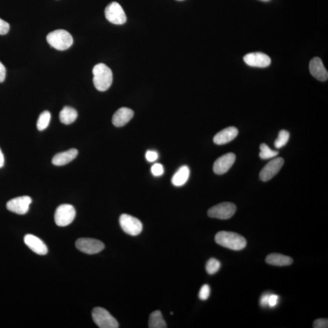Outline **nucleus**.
I'll return each instance as SVG.
<instances>
[{
    "label": "nucleus",
    "instance_id": "nucleus-14",
    "mask_svg": "<svg viewBox=\"0 0 328 328\" xmlns=\"http://www.w3.org/2000/svg\"><path fill=\"white\" fill-rule=\"evenodd\" d=\"M310 73L320 81H327L328 79V73L325 68L321 58L314 57L310 63Z\"/></svg>",
    "mask_w": 328,
    "mask_h": 328
},
{
    "label": "nucleus",
    "instance_id": "nucleus-10",
    "mask_svg": "<svg viewBox=\"0 0 328 328\" xmlns=\"http://www.w3.org/2000/svg\"><path fill=\"white\" fill-rule=\"evenodd\" d=\"M32 201V199L29 196L17 197L8 201L6 207L10 212L18 215H24L28 212Z\"/></svg>",
    "mask_w": 328,
    "mask_h": 328
},
{
    "label": "nucleus",
    "instance_id": "nucleus-29",
    "mask_svg": "<svg viewBox=\"0 0 328 328\" xmlns=\"http://www.w3.org/2000/svg\"><path fill=\"white\" fill-rule=\"evenodd\" d=\"M146 160L150 163H154L159 158L158 152L154 150H148L146 154Z\"/></svg>",
    "mask_w": 328,
    "mask_h": 328
},
{
    "label": "nucleus",
    "instance_id": "nucleus-16",
    "mask_svg": "<svg viewBox=\"0 0 328 328\" xmlns=\"http://www.w3.org/2000/svg\"><path fill=\"white\" fill-rule=\"evenodd\" d=\"M238 135V130L234 127H229L221 131L213 138L216 145H224L235 140Z\"/></svg>",
    "mask_w": 328,
    "mask_h": 328
},
{
    "label": "nucleus",
    "instance_id": "nucleus-19",
    "mask_svg": "<svg viewBox=\"0 0 328 328\" xmlns=\"http://www.w3.org/2000/svg\"><path fill=\"white\" fill-rule=\"evenodd\" d=\"M190 169L187 165H183L177 169V171L172 177L171 182L176 187H181L187 182L190 176Z\"/></svg>",
    "mask_w": 328,
    "mask_h": 328
},
{
    "label": "nucleus",
    "instance_id": "nucleus-28",
    "mask_svg": "<svg viewBox=\"0 0 328 328\" xmlns=\"http://www.w3.org/2000/svg\"><path fill=\"white\" fill-rule=\"evenodd\" d=\"M152 173L156 177H159L162 176L164 173V168L161 164H155L152 166L151 168Z\"/></svg>",
    "mask_w": 328,
    "mask_h": 328
},
{
    "label": "nucleus",
    "instance_id": "nucleus-17",
    "mask_svg": "<svg viewBox=\"0 0 328 328\" xmlns=\"http://www.w3.org/2000/svg\"><path fill=\"white\" fill-rule=\"evenodd\" d=\"M134 116V111L129 108H120L114 114L112 122L116 127H122L130 121Z\"/></svg>",
    "mask_w": 328,
    "mask_h": 328
},
{
    "label": "nucleus",
    "instance_id": "nucleus-12",
    "mask_svg": "<svg viewBox=\"0 0 328 328\" xmlns=\"http://www.w3.org/2000/svg\"><path fill=\"white\" fill-rule=\"evenodd\" d=\"M244 61L252 67L266 68L271 63V58L263 52H251L244 57Z\"/></svg>",
    "mask_w": 328,
    "mask_h": 328
},
{
    "label": "nucleus",
    "instance_id": "nucleus-6",
    "mask_svg": "<svg viewBox=\"0 0 328 328\" xmlns=\"http://www.w3.org/2000/svg\"><path fill=\"white\" fill-rule=\"evenodd\" d=\"M237 207L233 203L225 202L210 208L207 214L210 218L228 219L235 215Z\"/></svg>",
    "mask_w": 328,
    "mask_h": 328
},
{
    "label": "nucleus",
    "instance_id": "nucleus-32",
    "mask_svg": "<svg viewBox=\"0 0 328 328\" xmlns=\"http://www.w3.org/2000/svg\"><path fill=\"white\" fill-rule=\"evenodd\" d=\"M279 297L277 295L271 294L269 296V301H268V306L270 307H275V306H277L278 304V302H279Z\"/></svg>",
    "mask_w": 328,
    "mask_h": 328
},
{
    "label": "nucleus",
    "instance_id": "nucleus-37",
    "mask_svg": "<svg viewBox=\"0 0 328 328\" xmlns=\"http://www.w3.org/2000/svg\"></svg>",
    "mask_w": 328,
    "mask_h": 328
},
{
    "label": "nucleus",
    "instance_id": "nucleus-2",
    "mask_svg": "<svg viewBox=\"0 0 328 328\" xmlns=\"http://www.w3.org/2000/svg\"><path fill=\"white\" fill-rule=\"evenodd\" d=\"M93 83L97 90L105 91L113 82V73L111 69L104 63H99L93 69Z\"/></svg>",
    "mask_w": 328,
    "mask_h": 328
},
{
    "label": "nucleus",
    "instance_id": "nucleus-30",
    "mask_svg": "<svg viewBox=\"0 0 328 328\" xmlns=\"http://www.w3.org/2000/svg\"><path fill=\"white\" fill-rule=\"evenodd\" d=\"M314 328H328V320L326 319H320L314 321L313 324Z\"/></svg>",
    "mask_w": 328,
    "mask_h": 328
},
{
    "label": "nucleus",
    "instance_id": "nucleus-8",
    "mask_svg": "<svg viewBox=\"0 0 328 328\" xmlns=\"http://www.w3.org/2000/svg\"><path fill=\"white\" fill-rule=\"evenodd\" d=\"M76 246L80 252L89 255L98 254L105 248L102 241L88 238H79L76 241Z\"/></svg>",
    "mask_w": 328,
    "mask_h": 328
},
{
    "label": "nucleus",
    "instance_id": "nucleus-35",
    "mask_svg": "<svg viewBox=\"0 0 328 328\" xmlns=\"http://www.w3.org/2000/svg\"><path fill=\"white\" fill-rule=\"evenodd\" d=\"M4 155L2 154L1 149H0V168L4 166Z\"/></svg>",
    "mask_w": 328,
    "mask_h": 328
},
{
    "label": "nucleus",
    "instance_id": "nucleus-18",
    "mask_svg": "<svg viewBox=\"0 0 328 328\" xmlns=\"http://www.w3.org/2000/svg\"><path fill=\"white\" fill-rule=\"evenodd\" d=\"M78 151L76 149H71L68 151L59 153L52 158V163L54 165L63 166L73 161L77 157Z\"/></svg>",
    "mask_w": 328,
    "mask_h": 328
},
{
    "label": "nucleus",
    "instance_id": "nucleus-20",
    "mask_svg": "<svg viewBox=\"0 0 328 328\" xmlns=\"http://www.w3.org/2000/svg\"><path fill=\"white\" fill-rule=\"evenodd\" d=\"M266 263L269 265L276 266H290L293 263V258L280 254H271L267 256Z\"/></svg>",
    "mask_w": 328,
    "mask_h": 328
},
{
    "label": "nucleus",
    "instance_id": "nucleus-15",
    "mask_svg": "<svg viewBox=\"0 0 328 328\" xmlns=\"http://www.w3.org/2000/svg\"><path fill=\"white\" fill-rule=\"evenodd\" d=\"M25 244L35 254L44 255L48 253L47 247L44 242L36 236L27 234L24 238Z\"/></svg>",
    "mask_w": 328,
    "mask_h": 328
},
{
    "label": "nucleus",
    "instance_id": "nucleus-13",
    "mask_svg": "<svg viewBox=\"0 0 328 328\" xmlns=\"http://www.w3.org/2000/svg\"><path fill=\"white\" fill-rule=\"evenodd\" d=\"M236 156L232 153L222 155L213 164V171L216 174H223L232 167L235 163Z\"/></svg>",
    "mask_w": 328,
    "mask_h": 328
},
{
    "label": "nucleus",
    "instance_id": "nucleus-3",
    "mask_svg": "<svg viewBox=\"0 0 328 328\" xmlns=\"http://www.w3.org/2000/svg\"><path fill=\"white\" fill-rule=\"evenodd\" d=\"M47 41L52 47L58 51H65L72 46L73 38L68 31L58 29L50 32L46 37Z\"/></svg>",
    "mask_w": 328,
    "mask_h": 328
},
{
    "label": "nucleus",
    "instance_id": "nucleus-36",
    "mask_svg": "<svg viewBox=\"0 0 328 328\" xmlns=\"http://www.w3.org/2000/svg\"><path fill=\"white\" fill-rule=\"evenodd\" d=\"M262 1H270V0H262Z\"/></svg>",
    "mask_w": 328,
    "mask_h": 328
},
{
    "label": "nucleus",
    "instance_id": "nucleus-21",
    "mask_svg": "<svg viewBox=\"0 0 328 328\" xmlns=\"http://www.w3.org/2000/svg\"><path fill=\"white\" fill-rule=\"evenodd\" d=\"M77 116V111L74 108L70 107H65L60 111L59 115L60 121L63 124H71L76 120Z\"/></svg>",
    "mask_w": 328,
    "mask_h": 328
},
{
    "label": "nucleus",
    "instance_id": "nucleus-23",
    "mask_svg": "<svg viewBox=\"0 0 328 328\" xmlns=\"http://www.w3.org/2000/svg\"><path fill=\"white\" fill-rule=\"evenodd\" d=\"M51 115L48 111H44L38 119L37 127L39 131H43L48 128L51 121Z\"/></svg>",
    "mask_w": 328,
    "mask_h": 328
},
{
    "label": "nucleus",
    "instance_id": "nucleus-9",
    "mask_svg": "<svg viewBox=\"0 0 328 328\" xmlns=\"http://www.w3.org/2000/svg\"><path fill=\"white\" fill-rule=\"evenodd\" d=\"M105 15L111 23L120 25L126 23V13L118 2H112L108 4L105 9Z\"/></svg>",
    "mask_w": 328,
    "mask_h": 328
},
{
    "label": "nucleus",
    "instance_id": "nucleus-11",
    "mask_svg": "<svg viewBox=\"0 0 328 328\" xmlns=\"http://www.w3.org/2000/svg\"><path fill=\"white\" fill-rule=\"evenodd\" d=\"M285 161L282 158H277L272 160L264 166L260 173V177L264 182L268 181L279 173L280 169L282 168Z\"/></svg>",
    "mask_w": 328,
    "mask_h": 328
},
{
    "label": "nucleus",
    "instance_id": "nucleus-5",
    "mask_svg": "<svg viewBox=\"0 0 328 328\" xmlns=\"http://www.w3.org/2000/svg\"><path fill=\"white\" fill-rule=\"evenodd\" d=\"M76 212L71 204H62L55 211L54 219L58 226L65 227L73 222L76 217Z\"/></svg>",
    "mask_w": 328,
    "mask_h": 328
},
{
    "label": "nucleus",
    "instance_id": "nucleus-1",
    "mask_svg": "<svg viewBox=\"0 0 328 328\" xmlns=\"http://www.w3.org/2000/svg\"><path fill=\"white\" fill-rule=\"evenodd\" d=\"M215 241L219 245L233 251H241L247 245L246 239L243 236L232 232L221 231L216 233Z\"/></svg>",
    "mask_w": 328,
    "mask_h": 328
},
{
    "label": "nucleus",
    "instance_id": "nucleus-25",
    "mask_svg": "<svg viewBox=\"0 0 328 328\" xmlns=\"http://www.w3.org/2000/svg\"><path fill=\"white\" fill-rule=\"evenodd\" d=\"M279 154V152L272 150L266 144H261L260 157L262 160H269L273 158Z\"/></svg>",
    "mask_w": 328,
    "mask_h": 328
},
{
    "label": "nucleus",
    "instance_id": "nucleus-27",
    "mask_svg": "<svg viewBox=\"0 0 328 328\" xmlns=\"http://www.w3.org/2000/svg\"><path fill=\"white\" fill-rule=\"evenodd\" d=\"M210 294V288L208 285H203L199 291V298L202 301L207 300Z\"/></svg>",
    "mask_w": 328,
    "mask_h": 328
},
{
    "label": "nucleus",
    "instance_id": "nucleus-24",
    "mask_svg": "<svg viewBox=\"0 0 328 328\" xmlns=\"http://www.w3.org/2000/svg\"><path fill=\"white\" fill-rule=\"evenodd\" d=\"M290 138V134L288 131L285 130H281L279 133V136H278L277 140L275 141V147L278 149L282 148L283 147L285 146L287 144Z\"/></svg>",
    "mask_w": 328,
    "mask_h": 328
},
{
    "label": "nucleus",
    "instance_id": "nucleus-31",
    "mask_svg": "<svg viewBox=\"0 0 328 328\" xmlns=\"http://www.w3.org/2000/svg\"><path fill=\"white\" fill-rule=\"evenodd\" d=\"M10 29V25L7 22L0 18V35L7 34Z\"/></svg>",
    "mask_w": 328,
    "mask_h": 328
},
{
    "label": "nucleus",
    "instance_id": "nucleus-33",
    "mask_svg": "<svg viewBox=\"0 0 328 328\" xmlns=\"http://www.w3.org/2000/svg\"><path fill=\"white\" fill-rule=\"evenodd\" d=\"M271 294H265L263 295L260 299V305L262 307H268L269 296Z\"/></svg>",
    "mask_w": 328,
    "mask_h": 328
},
{
    "label": "nucleus",
    "instance_id": "nucleus-26",
    "mask_svg": "<svg viewBox=\"0 0 328 328\" xmlns=\"http://www.w3.org/2000/svg\"><path fill=\"white\" fill-rule=\"evenodd\" d=\"M221 268L220 261L216 258H212L208 260L205 266L207 273L210 275L215 274Z\"/></svg>",
    "mask_w": 328,
    "mask_h": 328
},
{
    "label": "nucleus",
    "instance_id": "nucleus-7",
    "mask_svg": "<svg viewBox=\"0 0 328 328\" xmlns=\"http://www.w3.org/2000/svg\"><path fill=\"white\" fill-rule=\"evenodd\" d=\"M119 223L123 231L131 236H137L143 231V225L140 219L128 214H122Z\"/></svg>",
    "mask_w": 328,
    "mask_h": 328
},
{
    "label": "nucleus",
    "instance_id": "nucleus-4",
    "mask_svg": "<svg viewBox=\"0 0 328 328\" xmlns=\"http://www.w3.org/2000/svg\"><path fill=\"white\" fill-rule=\"evenodd\" d=\"M93 319L98 327L101 328H118V321L104 308L97 307L92 312Z\"/></svg>",
    "mask_w": 328,
    "mask_h": 328
},
{
    "label": "nucleus",
    "instance_id": "nucleus-22",
    "mask_svg": "<svg viewBox=\"0 0 328 328\" xmlns=\"http://www.w3.org/2000/svg\"><path fill=\"white\" fill-rule=\"evenodd\" d=\"M150 328H165L166 324L160 311H155L150 316L149 322Z\"/></svg>",
    "mask_w": 328,
    "mask_h": 328
},
{
    "label": "nucleus",
    "instance_id": "nucleus-34",
    "mask_svg": "<svg viewBox=\"0 0 328 328\" xmlns=\"http://www.w3.org/2000/svg\"><path fill=\"white\" fill-rule=\"evenodd\" d=\"M6 74V69L2 63L0 62V83L3 82Z\"/></svg>",
    "mask_w": 328,
    "mask_h": 328
}]
</instances>
